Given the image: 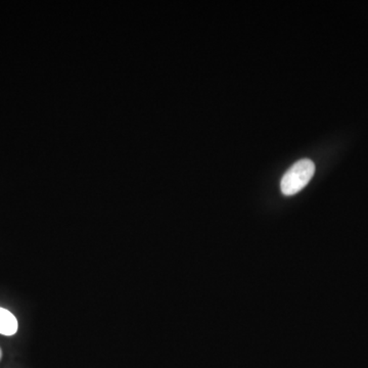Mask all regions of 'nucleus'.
<instances>
[{
	"label": "nucleus",
	"instance_id": "obj_1",
	"mask_svg": "<svg viewBox=\"0 0 368 368\" xmlns=\"http://www.w3.org/2000/svg\"><path fill=\"white\" fill-rule=\"evenodd\" d=\"M315 173V165L311 160H300L285 172L280 183L285 195H294L309 183Z\"/></svg>",
	"mask_w": 368,
	"mask_h": 368
},
{
	"label": "nucleus",
	"instance_id": "obj_2",
	"mask_svg": "<svg viewBox=\"0 0 368 368\" xmlns=\"http://www.w3.org/2000/svg\"><path fill=\"white\" fill-rule=\"evenodd\" d=\"M18 332V320L16 316L0 307V334L4 336H14Z\"/></svg>",
	"mask_w": 368,
	"mask_h": 368
},
{
	"label": "nucleus",
	"instance_id": "obj_3",
	"mask_svg": "<svg viewBox=\"0 0 368 368\" xmlns=\"http://www.w3.org/2000/svg\"><path fill=\"white\" fill-rule=\"evenodd\" d=\"M0 358H1V350H0Z\"/></svg>",
	"mask_w": 368,
	"mask_h": 368
}]
</instances>
